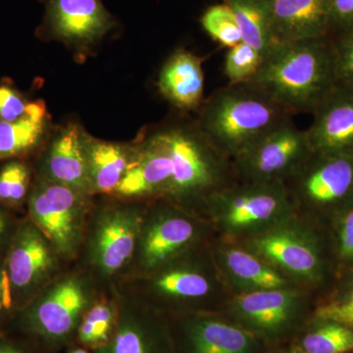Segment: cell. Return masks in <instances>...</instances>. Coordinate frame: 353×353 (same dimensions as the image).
<instances>
[{"label": "cell", "mask_w": 353, "mask_h": 353, "mask_svg": "<svg viewBox=\"0 0 353 353\" xmlns=\"http://www.w3.org/2000/svg\"><path fill=\"white\" fill-rule=\"evenodd\" d=\"M290 113H313L336 85L330 37L279 44L252 81Z\"/></svg>", "instance_id": "cell-1"}, {"label": "cell", "mask_w": 353, "mask_h": 353, "mask_svg": "<svg viewBox=\"0 0 353 353\" xmlns=\"http://www.w3.org/2000/svg\"><path fill=\"white\" fill-rule=\"evenodd\" d=\"M292 114L254 83L228 85L203 101L196 123L230 160Z\"/></svg>", "instance_id": "cell-2"}, {"label": "cell", "mask_w": 353, "mask_h": 353, "mask_svg": "<svg viewBox=\"0 0 353 353\" xmlns=\"http://www.w3.org/2000/svg\"><path fill=\"white\" fill-rule=\"evenodd\" d=\"M155 130L171 159L165 201L201 214L209 197L236 179L231 160L210 143L196 121H176Z\"/></svg>", "instance_id": "cell-3"}, {"label": "cell", "mask_w": 353, "mask_h": 353, "mask_svg": "<svg viewBox=\"0 0 353 353\" xmlns=\"http://www.w3.org/2000/svg\"><path fill=\"white\" fill-rule=\"evenodd\" d=\"M240 243L318 297L336 282L326 229L296 213Z\"/></svg>", "instance_id": "cell-4"}, {"label": "cell", "mask_w": 353, "mask_h": 353, "mask_svg": "<svg viewBox=\"0 0 353 353\" xmlns=\"http://www.w3.org/2000/svg\"><path fill=\"white\" fill-rule=\"evenodd\" d=\"M294 214L284 183L236 180L214 192L201 210L214 238L243 243Z\"/></svg>", "instance_id": "cell-5"}, {"label": "cell", "mask_w": 353, "mask_h": 353, "mask_svg": "<svg viewBox=\"0 0 353 353\" xmlns=\"http://www.w3.org/2000/svg\"><path fill=\"white\" fill-rule=\"evenodd\" d=\"M213 240V239H212ZM192 248L155 272L152 289L170 308L187 315L222 312L233 294L221 275L211 241Z\"/></svg>", "instance_id": "cell-6"}, {"label": "cell", "mask_w": 353, "mask_h": 353, "mask_svg": "<svg viewBox=\"0 0 353 353\" xmlns=\"http://www.w3.org/2000/svg\"><path fill=\"white\" fill-rule=\"evenodd\" d=\"M318 294L306 288H282L233 296L222 313L271 348L287 345L310 319Z\"/></svg>", "instance_id": "cell-7"}, {"label": "cell", "mask_w": 353, "mask_h": 353, "mask_svg": "<svg viewBox=\"0 0 353 353\" xmlns=\"http://www.w3.org/2000/svg\"><path fill=\"white\" fill-rule=\"evenodd\" d=\"M285 185L294 213L326 229L353 203V157L313 152Z\"/></svg>", "instance_id": "cell-8"}, {"label": "cell", "mask_w": 353, "mask_h": 353, "mask_svg": "<svg viewBox=\"0 0 353 353\" xmlns=\"http://www.w3.org/2000/svg\"><path fill=\"white\" fill-rule=\"evenodd\" d=\"M313 152L306 131L299 129L290 118L232 159L234 178L245 182L285 183Z\"/></svg>", "instance_id": "cell-9"}, {"label": "cell", "mask_w": 353, "mask_h": 353, "mask_svg": "<svg viewBox=\"0 0 353 353\" xmlns=\"http://www.w3.org/2000/svg\"><path fill=\"white\" fill-rule=\"evenodd\" d=\"M153 211L141 241L143 267L155 271L192 248L214 238L203 216L165 201Z\"/></svg>", "instance_id": "cell-10"}, {"label": "cell", "mask_w": 353, "mask_h": 353, "mask_svg": "<svg viewBox=\"0 0 353 353\" xmlns=\"http://www.w3.org/2000/svg\"><path fill=\"white\" fill-rule=\"evenodd\" d=\"M44 6L41 38L60 41L78 55L88 54L116 27L101 0H39Z\"/></svg>", "instance_id": "cell-11"}, {"label": "cell", "mask_w": 353, "mask_h": 353, "mask_svg": "<svg viewBox=\"0 0 353 353\" xmlns=\"http://www.w3.org/2000/svg\"><path fill=\"white\" fill-rule=\"evenodd\" d=\"M175 353H268L261 339L222 312L192 313L170 320Z\"/></svg>", "instance_id": "cell-12"}, {"label": "cell", "mask_w": 353, "mask_h": 353, "mask_svg": "<svg viewBox=\"0 0 353 353\" xmlns=\"http://www.w3.org/2000/svg\"><path fill=\"white\" fill-rule=\"evenodd\" d=\"M211 246L218 269L233 296L297 285L240 243L213 238Z\"/></svg>", "instance_id": "cell-13"}, {"label": "cell", "mask_w": 353, "mask_h": 353, "mask_svg": "<svg viewBox=\"0 0 353 353\" xmlns=\"http://www.w3.org/2000/svg\"><path fill=\"white\" fill-rule=\"evenodd\" d=\"M80 192L62 183L43 181L30 199L32 219L62 252H70L75 245Z\"/></svg>", "instance_id": "cell-14"}, {"label": "cell", "mask_w": 353, "mask_h": 353, "mask_svg": "<svg viewBox=\"0 0 353 353\" xmlns=\"http://www.w3.org/2000/svg\"><path fill=\"white\" fill-rule=\"evenodd\" d=\"M312 114L306 134L313 152L353 157V85L338 83Z\"/></svg>", "instance_id": "cell-15"}, {"label": "cell", "mask_w": 353, "mask_h": 353, "mask_svg": "<svg viewBox=\"0 0 353 353\" xmlns=\"http://www.w3.org/2000/svg\"><path fill=\"white\" fill-rule=\"evenodd\" d=\"M85 303L80 285L65 282L28 313L22 322L26 333L50 345L66 343L78 332Z\"/></svg>", "instance_id": "cell-16"}, {"label": "cell", "mask_w": 353, "mask_h": 353, "mask_svg": "<svg viewBox=\"0 0 353 353\" xmlns=\"http://www.w3.org/2000/svg\"><path fill=\"white\" fill-rule=\"evenodd\" d=\"M46 155V170L50 181L73 188L90 190L85 134L75 123H68L52 132Z\"/></svg>", "instance_id": "cell-17"}, {"label": "cell", "mask_w": 353, "mask_h": 353, "mask_svg": "<svg viewBox=\"0 0 353 353\" xmlns=\"http://www.w3.org/2000/svg\"><path fill=\"white\" fill-rule=\"evenodd\" d=\"M270 6L280 43L331 36L329 0H270Z\"/></svg>", "instance_id": "cell-18"}, {"label": "cell", "mask_w": 353, "mask_h": 353, "mask_svg": "<svg viewBox=\"0 0 353 353\" xmlns=\"http://www.w3.org/2000/svg\"><path fill=\"white\" fill-rule=\"evenodd\" d=\"M202 58L189 50H176L165 61L157 88L165 101L183 112L199 110L203 103Z\"/></svg>", "instance_id": "cell-19"}, {"label": "cell", "mask_w": 353, "mask_h": 353, "mask_svg": "<svg viewBox=\"0 0 353 353\" xmlns=\"http://www.w3.org/2000/svg\"><path fill=\"white\" fill-rule=\"evenodd\" d=\"M99 353H175L170 320L165 316L123 318Z\"/></svg>", "instance_id": "cell-20"}, {"label": "cell", "mask_w": 353, "mask_h": 353, "mask_svg": "<svg viewBox=\"0 0 353 353\" xmlns=\"http://www.w3.org/2000/svg\"><path fill=\"white\" fill-rule=\"evenodd\" d=\"M50 259L48 246L38 230L32 226L21 229L7 260L11 289L21 292L36 284L50 267Z\"/></svg>", "instance_id": "cell-21"}, {"label": "cell", "mask_w": 353, "mask_h": 353, "mask_svg": "<svg viewBox=\"0 0 353 353\" xmlns=\"http://www.w3.org/2000/svg\"><path fill=\"white\" fill-rule=\"evenodd\" d=\"M50 129L46 102H30L19 119L0 121V160L22 157L36 150L48 139Z\"/></svg>", "instance_id": "cell-22"}, {"label": "cell", "mask_w": 353, "mask_h": 353, "mask_svg": "<svg viewBox=\"0 0 353 353\" xmlns=\"http://www.w3.org/2000/svg\"><path fill=\"white\" fill-rule=\"evenodd\" d=\"M88 185L95 192H115L131 163L132 148L85 134Z\"/></svg>", "instance_id": "cell-23"}, {"label": "cell", "mask_w": 353, "mask_h": 353, "mask_svg": "<svg viewBox=\"0 0 353 353\" xmlns=\"http://www.w3.org/2000/svg\"><path fill=\"white\" fill-rule=\"evenodd\" d=\"M139 218L114 213L104 221L97 239V257L108 272L120 269L131 257L136 245Z\"/></svg>", "instance_id": "cell-24"}, {"label": "cell", "mask_w": 353, "mask_h": 353, "mask_svg": "<svg viewBox=\"0 0 353 353\" xmlns=\"http://www.w3.org/2000/svg\"><path fill=\"white\" fill-rule=\"evenodd\" d=\"M240 27L243 43L264 58L280 44L274 31L270 0H224Z\"/></svg>", "instance_id": "cell-25"}, {"label": "cell", "mask_w": 353, "mask_h": 353, "mask_svg": "<svg viewBox=\"0 0 353 353\" xmlns=\"http://www.w3.org/2000/svg\"><path fill=\"white\" fill-rule=\"evenodd\" d=\"M287 345L297 353H353V329L311 316Z\"/></svg>", "instance_id": "cell-26"}, {"label": "cell", "mask_w": 353, "mask_h": 353, "mask_svg": "<svg viewBox=\"0 0 353 353\" xmlns=\"http://www.w3.org/2000/svg\"><path fill=\"white\" fill-rule=\"evenodd\" d=\"M336 281L353 271V203L326 228Z\"/></svg>", "instance_id": "cell-27"}, {"label": "cell", "mask_w": 353, "mask_h": 353, "mask_svg": "<svg viewBox=\"0 0 353 353\" xmlns=\"http://www.w3.org/2000/svg\"><path fill=\"white\" fill-rule=\"evenodd\" d=\"M312 316L353 329V277L339 279L328 292L318 297Z\"/></svg>", "instance_id": "cell-28"}, {"label": "cell", "mask_w": 353, "mask_h": 353, "mask_svg": "<svg viewBox=\"0 0 353 353\" xmlns=\"http://www.w3.org/2000/svg\"><path fill=\"white\" fill-rule=\"evenodd\" d=\"M263 62V55L243 41L228 48L224 74L229 80V85L252 82L259 73Z\"/></svg>", "instance_id": "cell-29"}, {"label": "cell", "mask_w": 353, "mask_h": 353, "mask_svg": "<svg viewBox=\"0 0 353 353\" xmlns=\"http://www.w3.org/2000/svg\"><path fill=\"white\" fill-rule=\"evenodd\" d=\"M201 24L210 38L224 48H233L243 41L234 14L224 2L208 7L202 14Z\"/></svg>", "instance_id": "cell-30"}, {"label": "cell", "mask_w": 353, "mask_h": 353, "mask_svg": "<svg viewBox=\"0 0 353 353\" xmlns=\"http://www.w3.org/2000/svg\"><path fill=\"white\" fill-rule=\"evenodd\" d=\"M114 330L112 310L108 304L99 303L83 318L77 336L81 345L99 350L110 341Z\"/></svg>", "instance_id": "cell-31"}, {"label": "cell", "mask_w": 353, "mask_h": 353, "mask_svg": "<svg viewBox=\"0 0 353 353\" xmlns=\"http://www.w3.org/2000/svg\"><path fill=\"white\" fill-rule=\"evenodd\" d=\"M30 170L21 161H11L0 170V201L20 203L29 189Z\"/></svg>", "instance_id": "cell-32"}, {"label": "cell", "mask_w": 353, "mask_h": 353, "mask_svg": "<svg viewBox=\"0 0 353 353\" xmlns=\"http://www.w3.org/2000/svg\"><path fill=\"white\" fill-rule=\"evenodd\" d=\"M336 83L353 85V29L330 36Z\"/></svg>", "instance_id": "cell-33"}, {"label": "cell", "mask_w": 353, "mask_h": 353, "mask_svg": "<svg viewBox=\"0 0 353 353\" xmlns=\"http://www.w3.org/2000/svg\"><path fill=\"white\" fill-rule=\"evenodd\" d=\"M29 104L12 85H0V121L11 122L19 119L27 111Z\"/></svg>", "instance_id": "cell-34"}, {"label": "cell", "mask_w": 353, "mask_h": 353, "mask_svg": "<svg viewBox=\"0 0 353 353\" xmlns=\"http://www.w3.org/2000/svg\"><path fill=\"white\" fill-rule=\"evenodd\" d=\"M331 34L353 29V0H329Z\"/></svg>", "instance_id": "cell-35"}, {"label": "cell", "mask_w": 353, "mask_h": 353, "mask_svg": "<svg viewBox=\"0 0 353 353\" xmlns=\"http://www.w3.org/2000/svg\"><path fill=\"white\" fill-rule=\"evenodd\" d=\"M11 306H12V296H11L10 282H9L6 270L0 269V328L2 326L1 323L4 315Z\"/></svg>", "instance_id": "cell-36"}, {"label": "cell", "mask_w": 353, "mask_h": 353, "mask_svg": "<svg viewBox=\"0 0 353 353\" xmlns=\"http://www.w3.org/2000/svg\"><path fill=\"white\" fill-rule=\"evenodd\" d=\"M0 353H34L31 345L12 339H0Z\"/></svg>", "instance_id": "cell-37"}, {"label": "cell", "mask_w": 353, "mask_h": 353, "mask_svg": "<svg viewBox=\"0 0 353 353\" xmlns=\"http://www.w3.org/2000/svg\"><path fill=\"white\" fill-rule=\"evenodd\" d=\"M268 353H297L289 345H280V347L271 348Z\"/></svg>", "instance_id": "cell-38"}, {"label": "cell", "mask_w": 353, "mask_h": 353, "mask_svg": "<svg viewBox=\"0 0 353 353\" xmlns=\"http://www.w3.org/2000/svg\"><path fill=\"white\" fill-rule=\"evenodd\" d=\"M6 218H4L3 214H2L1 211H0V239H1L2 236H3L4 232H6Z\"/></svg>", "instance_id": "cell-39"}, {"label": "cell", "mask_w": 353, "mask_h": 353, "mask_svg": "<svg viewBox=\"0 0 353 353\" xmlns=\"http://www.w3.org/2000/svg\"><path fill=\"white\" fill-rule=\"evenodd\" d=\"M70 353H90V352H88V350H85V348L77 347V348H74V350H72V352Z\"/></svg>", "instance_id": "cell-40"}, {"label": "cell", "mask_w": 353, "mask_h": 353, "mask_svg": "<svg viewBox=\"0 0 353 353\" xmlns=\"http://www.w3.org/2000/svg\"><path fill=\"white\" fill-rule=\"evenodd\" d=\"M343 277H353V271L350 272V273L347 274V275L343 276ZM343 277H341V278H343Z\"/></svg>", "instance_id": "cell-41"}]
</instances>
